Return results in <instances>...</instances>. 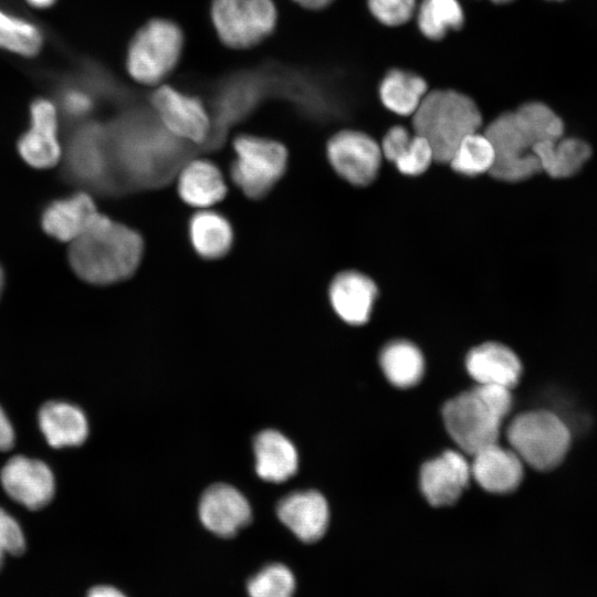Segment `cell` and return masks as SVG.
I'll return each instance as SVG.
<instances>
[{
    "label": "cell",
    "mask_w": 597,
    "mask_h": 597,
    "mask_svg": "<svg viewBox=\"0 0 597 597\" xmlns=\"http://www.w3.org/2000/svg\"><path fill=\"white\" fill-rule=\"evenodd\" d=\"M108 130L114 171L138 187L159 186L180 168L182 140L157 121L140 115L121 118Z\"/></svg>",
    "instance_id": "6da1fadb"
},
{
    "label": "cell",
    "mask_w": 597,
    "mask_h": 597,
    "mask_svg": "<svg viewBox=\"0 0 597 597\" xmlns=\"http://www.w3.org/2000/svg\"><path fill=\"white\" fill-rule=\"evenodd\" d=\"M144 249L138 231L100 212L88 230L70 243L67 258L81 280L108 285L136 272Z\"/></svg>",
    "instance_id": "7a4b0ae2"
},
{
    "label": "cell",
    "mask_w": 597,
    "mask_h": 597,
    "mask_svg": "<svg viewBox=\"0 0 597 597\" xmlns=\"http://www.w3.org/2000/svg\"><path fill=\"white\" fill-rule=\"evenodd\" d=\"M512 407L511 391L495 385H478L450 399L442 409L449 436L465 453L498 442L502 420Z\"/></svg>",
    "instance_id": "3957f363"
},
{
    "label": "cell",
    "mask_w": 597,
    "mask_h": 597,
    "mask_svg": "<svg viewBox=\"0 0 597 597\" xmlns=\"http://www.w3.org/2000/svg\"><path fill=\"white\" fill-rule=\"evenodd\" d=\"M482 114L475 102L454 90L428 91L411 115L413 133L430 145L433 160L448 165L460 142L480 132Z\"/></svg>",
    "instance_id": "277c9868"
},
{
    "label": "cell",
    "mask_w": 597,
    "mask_h": 597,
    "mask_svg": "<svg viewBox=\"0 0 597 597\" xmlns=\"http://www.w3.org/2000/svg\"><path fill=\"white\" fill-rule=\"evenodd\" d=\"M483 133L494 150L490 177L502 182H520L541 172L533 147L543 137L524 107L496 116Z\"/></svg>",
    "instance_id": "5b68a950"
},
{
    "label": "cell",
    "mask_w": 597,
    "mask_h": 597,
    "mask_svg": "<svg viewBox=\"0 0 597 597\" xmlns=\"http://www.w3.org/2000/svg\"><path fill=\"white\" fill-rule=\"evenodd\" d=\"M506 437L522 462L540 471L557 467L570 443V432L565 422L547 410L517 415L507 427Z\"/></svg>",
    "instance_id": "8992f818"
},
{
    "label": "cell",
    "mask_w": 597,
    "mask_h": 597,
    "mask_svg": "<svg viewBox=\"0 0 597 597\" xmlns=\"http://www.w3.org/2000/svg\"><path fill=\"white\" fill-rule=\"evenodd\" d=\"M184 48V33L172 21L153 19L133 36L126 55L128 74L144 85L161 83L176 67Z\"/></svg>",
    "instance_id": "52a82bcc"
},
{
    "label": "cell",
    "mask_w": 597,
    "mask_h": 597,
    "mask_svg": "<svg viewBox=\"0 0 597 597\" xmlns=\"http://www.w3.org/2000/svg\"><path fill=\"white\" fill-rule=\"evenodd\" d=\"M233 151L232 181L251 199L265 197L287 168V149L274 139L240 135L233 139Z\"/></svg>",
    "instance_id": "ba28073f"
},
{
    "label": "cell",
    "mask_w": 597,
    "mask_h": 597,
    "mask_svg": "<svg viewBox=\"0 0 597 597\" xmlns=\"http://www.w3.org/2000/svg\"><path fill=\"white\" fill-rule=\"evenodd\" d=\"M211 19L223 44L244 50L272 34L277 11L273 0H212Z\"/></svg>",
    "instance_id": "9c48e42d"
},
{
    "label": "cell",
    "mask_w": 597,
    "mask_h": 597,
    "mask_svg": "<svg viewBox=\"0 0 597 597\" xmlns=\"http://www.w3.org/2000/svg\"><path fill=\"white\" fill-rule=\"evenodd\" d=\"M62 159L67 176L81 185L104 189L115 178L108 130L101 125L78 127L63 149Z\"/></svg>",
    "instance_id": "30bf717a"
},
{
    "label": "cell",
    "mask_w": 597,
    "mask_h": 597,
    "mask_svg": "<svg viewBox=\"0 0 597 597\" xmlns=\"http://www.w3.org/2000/svg\"><path fill=\"white\" fill-rule=\"evenodd\" d=\"M327 160L338 177L355 187H367L378 177L383 154L380 144L356 129H342L326 143Z\"/></svg>",
    "instance_id": "8fae6325"
},
{
    "label": "cell",
    "mask_w": 597,
    "mask_h": 597,
    "mask_svg": "<svg viewBox=\"0 0 597 597\" xmlns=\"http://www.w3.org/2000/svg\"><path fill=\"white\" fill-rule=\"evenodd\" d=\"M150 104L161 126L182 142L202 143L211 132V121L201 101L169 85H160Z\"/></svg>",
    "instance_id": "7c38bea8"
},
{
    "label": "cell",
    "mask_w": 597,
    "mask_h": 597,
    "mask_svg": "<svg viewBox=\"0 0 597 597\" xmlns=\"http://www.w3.org/2000/svg\"><path fill=\"white\" fill-rule=\"evenodd\" d=\"M57 133L55 105L46 98L35 100L30 106V127L18 140L19 155L33 168L46 169L55 166L63 155Z\"/></svg>",
    "instance_id": "4fadbf2b"
},
{
    "label": "cell",
    "mask_w": 597,
    "mask_h": 597,
    "mask_svg": "<svg viewBox=\"0 0 597 597\" xmlns=\"http://www.w3.org/2000/svg\"><path fill=\"white\" fill-rule=\"evenodd\" d=\"M7 494L30 510L44 507L54 496L55 480L46 463L24 455L9 459L0 472Z\"/></svg>",
    "instance_id": "5bb4252c"
},
{
    "label": "cell",
    "mask_w": 597,
    "mask_h": 597,
    "mask_svg": "<svg viewBox=\"0 0 597 597\" xmlns=\"http://www.w3.org/2000/svg\"><path fill=\"white\" fill-rule=\"evenodd\" d=\"M471 478L470 463L464 455L447 450L421 467L420 489L431 505H451L460 498Z\"/></svg>",
    "instance_id": "9a60e30c"
},
{
    "label": "cell",
    "mask_w": 597,
    "mask_h": 597,
    "mask_svg": "<svg viewBox=\"0 0 597 597\" xmlns=\"http://www.w3.org/2000/svg\"><path fill=\"white\" fill-rule=\"evenodd\" d=\"M377 296L378 286L371 276L354 269L335 274L328 286L334 312L345 323L354 326L369 321Z\"/></svg>",
    "instance_id": "2e32d148"
},
{
    "label": "cell",
    "mask_w": 597,
    "mask_h": 597,
    "mask_svg": "<svg viewBox=\"0 0 597 597\" xmlns=\"http://www.w3.org/2000/svg\"><path fill=\"white\" fill-rule=\"evenodd\" d=\"M248 500L235 488L219 483L209 486L199 503L203 526L221 537H231L251 521Z\"/></svg>",
    "instance_id": "e0dca14e"
},
{
    "label": "cell",
    "mask_w": 597,
    "mask_h": 597,
    "mask_svg": "<svg viewBox=\"0 0 597 597\" xmlns=\"http://www.w3.org/2000/svg\"><path fill=\"white\" fill-rule=\"evenodd\" d=\"M98 214L92 196L77 191L46 205L41 214V226L50 237L71 243L88 230Z\"/></svg>",
    "instance_id": "ac0fdd59"
},
{
    "label": "cell",
    "mask_w": 597,
    "mask_h": 597,
    "mask_svg": "<svg viewBox=\"0 0 597 597\" xmlns=\"http://www.w3.org/2000/svg\"><path fill=\"white\" fill-rule=\"evenodd\" d=\"M276 514L298 540L306 543L318 541L328 526L327 502L316 491H300L286 495L279 502Z\"/></svg>",
    "instance_id": "d6986e66"
},
{
    "label": "cell",
    "mask_w": 597,
    "mask_h": 597,
    "mask_svg": "<svg viewBox=\"0 0 597 597\" xmlns=\"http://www.w3.org/2000/svg\"><path fill=\"white\" fill-rule=\"evenodd\" d=\"M472 457L471 476L485 491L509 493L520 485L523 462L512 449H505L496 442L479 450Z\"/></svg>",
    "instance_id": "ffe728a7"
},
{
    "label": "cell",
    "mask_w": 597,
    "mask_h": 597,
    "mask_svg": "<svg viewBox=\"0 0 597 597\" xmlns=\"http://www.w3.org/2000/svg\"><path fill=\"white\" fill-rule=\"evenodd\" d=\"M465 366L478 385H495L511 389L521 377L522 365L507 346L489 342L471 349Z\"/></svg>",
    "instance_id": "44dd1931"
},
{
    "label": "cell",
    "mask_w": 597,
    "mask_h": 597,
    "mask_svg": "<svg viewBox=\"0 0 597 597\" xmlns=\"http://www.w3.org/2000/svg\"><path fill=\"white\" fill-rule=\"evenodd\" d=\"M177 190L182 201L199 210L210 209L227 195L219 167L208 159H192L178 170Z\"/></svg>",
    "instance_id": "7402d4cb"
},
{
    "label": "cell",
    "mask_w": 597,
    "mask_h": 597,
    "mask_svg": "<svg viewBox=\"0 0 597 597\" xmlns=\"http://www.w3.org/2000/svg\"><path fill=\"white\" fill-rule=\"evenodd\" d=\"M383 158L404 176L418 177L427 172L433 160L429 143L405 126L395 125L380 142Z\"/></svg>",
    "instance_id": "603a6c76"
},
{
    "label": "cell",
    "mask_w": 597,
    "mask_h": 597,
    "mask_svg": "<svg viewBox=\"0 0 597 597\" xmlns=\"http://www.w3.org/2000/svg\"><path fill=\"white\" fill-rule=\"evenodd\" d=\"M39 427L48 443L53 448L82 444L88 434L85 413L65 401H49L38 415Z\"/></svg>",
    "instance_id": "cb8c5ba5"
},
{
    "label": "cell",
    "mask_w": 597,
    "mask_h": 597,
    "mask_svg": "<svg viewBox=\"0 0 597 597\" xmlns=\"http://www.w3.org/2000/svg\"><path fill=\"white\" fill-rule=\"evenodd\" d=\"M258 475L270 482H283L297 470L298 457L294 444L276 430L260 432L253 443Z\"/></svg>",
    "instance_id": "d4e9b609"
},
{
    "label": "cell",
    "mask_w": 597,
    "mask_h": 597,
    "mask_svg": "<svg viewBox=\"0 0 597 597\" xmlns=\"http://www.w3.org/2000/svg\"><path fill=\"white\" fill-rule=\"evenodd\" d=\"M188 237L200 258L217 260L226 256L232 248L233 229L223 214L201 209L188 221Z\"/></svg>",
    "instance_id": "484cf974"
},
{
    "label": "cell",
    "mask_w": 597,
    "mask_h": 597,
    "mask_svg": "<svg viewBox=\"0 0 597 597\" xmlns=\"http://www.w3.org/2000/svg\"><path fill=\"white\" fill-rule=\"evenodd\" d=\"M533 154L541 171L552 178H566L576 174L590 157L588 144L582 139L563 136L536 144Z\"/></svg>",
    "instance_id": "4316f807"
},
{
    "label": "cell",
    "mask_w": 597,
    "mask_h": 597,
    "mask_svg": "<svg viewBox=\"0 0 597 597\" xmlns=\"http://www.w3.org/2000/svg\"><path fill=\"white\" fill-rule=\"evenodd\" d=\"M428 93L426 81L408 71H389L379 85L381 104L399 116H411Z\"/></svg>",
    "instance_id": "83f0119b"
},
{
    "label": "cell",
    "mask_w": 597,
    "mask_h": 597,
    "mask_svg": "<svg viewBox=\"0 0 597 597\" xmlns=\"http://www.w3.org/2000/svg\"><path fill=\"white\" fill-rule=\"evenodd\" d=\"M380 367L394 386L409 388L421 380L425 373V359L419 348L412 343L395 341L383 348Z\"/></svg>",
    "instance_id": "f1b7e54d"
},
{
    "label": "cell",
    "mask_w": 597,
    "mask_h": 597,
    "mask_svg": "<svg viewBox=\"0 0 597 597\" xmlns=\"http://www.w3.org/2000/svg\"><path fill=\"white\" fill-rule=\"evenodd\" d=\"M494 161V150L484 133H473L464 137L448 165L458 175L478 177L489 174Z\"/></svg>",
    "instance_id": "f546056e"
},
{
    "label": "cell",
    "mask_w": 597,
    "mask_h": 597,
    "mask_svg": "<svg viewBox=\"0 0 597 597\" xmlns=\"http://www.w3.org/2000/svg\"><path fill=\"white\" fill-rule=\"evenodd\" d=\"M463 19L458 0H422L417 12L418 28L430 40L442 39L448 31L459 29Z\"/></svg>",
    "instance_id": "4dcf8cb0"
},
{
    "label": "cell",
    "mask_w": 597,
    "mask_h": 597,
    "mask_svg": "<svg viewBox=\"0 0 597 597\" xmlns=\"http://www.w3.org/2000/svg\"><path fill=\"white\" fill-rule=\"evenodd\" d=\"M42 43V32L35 24L0 9V48L23 56H33Z\"/></svg>",
    "instance_id": "1f68e13d"
},
{
    "label": "cell",
    "mask_w": 597,
    "mask_h": 597,
    "mask_svg": "<svg viewBox=\"0 0 597 597\" xmlns=\"http://www.w3.org/2000/svg\"><path fill=\"white\" fill-rule=\"evenodd\" d=\"M294 590V575L282 564L264 567L248 583L250 597H293Z\"/></svg>",
    "instance_id": "d6a6232c"
},
{
    "label": "cell",
    "mask_w": 597,
    "mask_h": 597,
    "mask_svg": "<svg viewBox=\"0 0 597 597\" xmlns=\"http://www.w3.org/2000/svg\"><path fill=\"white\" fill-rule=\"evenodd\" d=\"M367 3L374 18L387 27L406 23L416 10V0H367Z\"/></svg>",
    "instance_id": "836d02e7"
},
{
    "label": "cell",
    "mask_w": 597,
    "mask_h": 597,
    "mask_svg": "<svg viewBox=\"0 0 597 597\" xmlns=\"http://www.w3.org/2000/svg\"><path fill=\"white\" fill-rule=\"evenodd\" d=\"M25 551V537L18 521L0 507V569L6 554L21 555Z\"/></svg>",
    "instance_id": "e575fe53"
},
{
    "label": "cell",
    "mask_w": 597,
    "mask_h": 597,
    "mask_svg": "<svg viewBox=\"0 0 597 597\" xmlns=\"http://www.w3.org/2000/svg\"><path fill=\"white\" fill-rule=\"evenodd\" d=\"M63 105L70 115L81 116L91 111L93 102L87 94L72 91L64 96Z\"/></svg>",
    "instance_id": "d590c367"
},
{
    "label": "cell",
    "mask_w": 597,
    "mask_h": 597,
    "mask_svg": "<svg viewBox=\"0 0 597 597\" xmlns=\"http://www.w3.org/2000/svg\"><path fill=\"white\" fill-rule=\"evenodd\" d=\"M14 443V430L7 417L6 412L0 407V451H7Z\"/></svg>",
    "instance_id": "8d00e7d4"
},
{
    "label": "cell",
    "mask_w": 597,
    "mask_h": 597,
    "mask_svg": "<svg viewBox=\"0 0 597 597\" xmlns=\"http://www.w3.org/2000/svg\"><path fill=\"white\" fill-rule=\"evenodd\" d=\"M86 597H126L122 591L112 586H95L93 587Z\"/></svg>",
    "instance_id": "74e56055"
},
{
    "label": "cell",
    "mask_w": 597,
    "mask_h": 597,
    "mask_svg": "<svg viewBox=\"0 0 597 597\" xmlns=\"http://www.w3.org/2000/svg\"><path fill=\"white\" fill-rule=\"evenodd\" d=\"M297 4L306 8V9H322L328 6L334 0H293Z\"/></svg>",
    "instance_id": "f35d334b"
},
{
    "label": "cell",
    "mask_w": 597,
    "mask_h": 597,
    "mask_svg": "<svg viewBox=\"0 0 597 597\" xmlns=\"http://www.w3.org/2000/svg\"><path fill=\"white\" fill-rule=\"evenodd\" d=\"M31 6L36 8H46L54 3L55 0H27Z\"/></svg>",
    "instance_id": "ab89813d"
},
{
    "label": "cell",
    "mask_w": 597,
    "mask_h": 597,
    "mask_svg": "<svg viewBox=\"0 0 597 597\" xmlns=\"http://www.w3.org/2000/svg\"><path fill=\"white\" fill-rule=\"evenodd\" d=\"M3 285H4V274H3L2 268L0 266V295L2 293Z\"/></svg>",
    "instance_id": "60d3db41"
},
{
    "label": "cell",
    "mask_w": 597,
    "mask_h": 597,
    "mask_svg": "<svg viewBox=\"0 0 597 597\" xmlns=\"http://www.w3.org/2000/svg\"><path fill=\"white\" fill-rule=\"evenodd\" d=\"M492 2H495V3H505V2H509L511 0H491Z\"/></svg>",
    "instance_id": "b9f144b4"
}]
</instances>
